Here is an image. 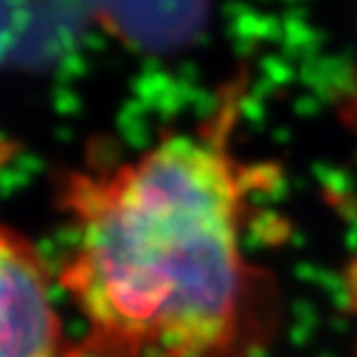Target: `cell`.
Wrapping results in <instances>:
<instances>
[{"instance_id": "obj_2", "label": "cell", "mask_w": 357, "mask_h": 357, "mask_svg": "<svg viewBox=\"0 0 357 357\" xmlns=\"http://www.w3.org/2000/svg\"><path fill=\"white\" fill-rule=\"evenodd\" d=\"M50 261L25 234L0 221V357H65L70 335Z\"/></svg>"}, {"instance_id": "obj_4", "label": "cell", "mask_w": 357, "mask_h": 357, "mask_svg": "<svg viewBox=\"0 0 357 357\" xmlns=\"http://www.w3.org/2000/svg\"><path fill=\"white\" fill-rule=\"evenodd\" d=\"M340 293H342V303H345L347 312L357 320V256H352L345 263L340 273Z\"/></svg>"}, {"instance_id": "obj_3", "label": "cell", "mask_w": 357, "mask_h": 357, "mask_svg": "<svg viewBox=\"0 0 357 357\" xmlns=\"http://www.w3.org/2000/svg\"><path fill=\"white\" fill-rule=\"evenodd\" d=\"M337 119L350 134L357 137V60L352 65V73L347 75L345 84L337 97Z\"/></svg>"}, {"instance_id": "obj_1", "label": "cell", "mask_w": 357, "mask_h": 357, "mask_svg": "<svg viewBox=\"0 0 357 357\" xmlns=\"http://www.w3.org/2000/svg\"><path fill=\"white\" fill-rule=\"evenodd\" d=\"M243 82L191 129L65 172L55 268L79 318L65 357H266L283 325L278 275L253 253L271 159L238 142Z\"/></svg>"}]
</instances>
